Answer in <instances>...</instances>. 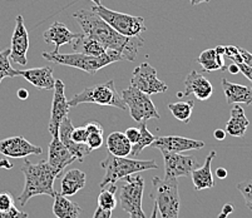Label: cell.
<instances>
[{"label": "cell", "instance_id": "obj_43", "mask_svg": "<svg viewBox=\"0 0 252 218\" xmlns=\"http://www.w3.org/2000/svg\"><path fill=\"white\" fill-rule=\"evenodd\" d=\"M226 134H227V133H226V130L216 129L214 133V137L217 139V141H223V139L226 138Z\"/></svg>", "mask_w": 252, "mask_h": 218}, {"label": "cell", "instance_id": "obj_19", "mask_svg": "<svg viewBox=\"0 0 252 218\" xmlns=\"http://www.w3.org/2000/svg\"><path fill=\"white\" fill-rule=\"evenodd\" d=\"M78 36V33H73L67 28V25L61 22H54L49 28L44 31L43 38L48 44H54L53 52H59L62 45L72 44V42Z\"/></svg>", "mask_w": 252, "mask_h": 218}, {"label": "cell", "instance_id": "obj_33", "mask_svg": "<svg viewBox=\"0 0 252 218\" xmlns=\"http://www.w3.org/2000/svg\"><path fill=\"white\" fill-rule=\"evenodd\" d=\"M19 77V70H15L10 64V48L0 52V83L4 78Z\"/></svg>", "mask_w": 252, "mask_h": 218}, {"label": "cell", "instance_id": "obj_14", "mask_svg": "<svg viewBox=\"0 0 252 218\" xmlns=\"http://www.w3.org/2000/svg\"><path fill=\"white\" fill-rule=\"evenodd\" d=\"M42 148L34 146L24 137L15 135L0 141V155L10 158H25L28 156H40Z\"/></svg>", "mask_w": 252, "mask_h": 218}, {"label": "cell", "instance_id": "obj_22", "mask_svg": "<svg viewBox=\"0 0 252 218\" xmlns=\"http://www.w3.org/2000/svg\"><path fill=\"white\" fill-rule=\"evenodd\" d=\"M216 157V152L212 151L210 155L207 156L205 160V164L202 167H196L192 171L191 178L193 182V187L196 190H203V189H210V188L215 187V181H214V174L211 171V163L212 159Z\"/></svg>", "mask_w": 252, "mask_h": 218}, {"label": "cell", "instance_id": "obj_47", "mask_svg": "<svg viewBox=\"0 0 252 218\" xmlns=\"http://www.w3.org/2000/svg\"><path fill=\"white\" fill-rule=\"evenodd\" d=\"M227 69L231 74H238V73H240V68H238L237 64L233 63V62H232V64H230V66H228Z\"/></svg>", "mask_w": 252, "mask_h": 218}, {"label": "cell", "instance_id": "obj_31", "mask_svg": "<svg viewBox=\"0 0 252 218\" xmlns=\"http://www.w3.org/2000/svg\"><path fill=\"white\" fill-rule=\"evenodd\" d=\"M194 108L193 100L189 102H178V103H169L168 109L177 121L182 123H189L191 121V114Z\"/></svg>", "mask_w": 252, "mask_h": 218}, {"label": "cell", "instance_id": "obj_37", "mask_svg": "<svg viewBox=\"0 0 252 218\" xmlns=\"http://www.w3.org/2000/svg\"><path fill=\"white\" fill-rule=\"evenodd\" d=\"M87 135L88 134H87L86 127H79V128H73L70 137H72V139L75 142V143H86Z\"/></svg>", "mask_w": 252, "mask_h": 218}, {"label": "cell", "instance_id": "obj_1", "mask_svg": "<svg viewBox=\"0 0 252 218\" xmlns=\"http://www.w3.org/2000/svg\"><path fill=\"white\" fill-rule=\"evenodd\" d=\"M86 35L94 38L105 50H116L125 61L133 62L139 48L144 45L141 36H125L114 31L108 23H105L94 11L81 9L73 14Z\"/></svg>", "mask_w": 252, "mask_h": 218}, {"label": "cell", "instance_id": "obj_16", "mask_svg": "<svg viewBox=\"0 0 252 218\" xmlns=\"http://www.w3.org/2000/svg\"><path fill=\"white\" fill-rule=\"evenodd\" d=\"M150 147L157 148L159 151L164 149V151L171 153H182L186 151L203 148L205 142L186 138V137H178V135H167V137H156V139Z\"/></svg>", "mask_w": 252, "mask_h": 218}, {"label": "cell", "instance_id": "obj_46", "mask_svg": "<svg viewBox=\"0 0 252 218\" xmlns=\"http://www.w3.org/2000/svg\"><path fill=\"white\" fill-rule=\"evenodd\" d=\"M233 211H235V207H233L232 203H226L223 206V207H222V212L226 213V215H227V216L231 215V213H232Z\"/></svg>", "mask_w": 252, "mask_h": 218}, {"label": "cell", "instance_id": "obj_9", "mask_svg": "<svg viewBox=\"0 0 252 218\" xmlns=\"http://www.w3.org/2000/svg\"><path fill=\"white\" fill-rule=\"evenodd\" d=\"M121 95H122L125 104L127 105L130 117L138 123L139 122H147L148 119L161 118L148 94L129 86L128 88L123 89Z\"/></svg>", "mask_w": 252, "mask_h": 218}, {"label": "cell", "instance_id": "obj_36", "mask_svg": "<svg viewBox=\"0 0 252 218\" xmlns=\"http://www.w3.org/2000/svg\"><path fill=\"white\" fill-rule=\"evenodd\" d=\"M15 206V201L9 192H0V211H6Z\"/></svg>", "mask_w": 252, "mask_h": 218}, {"label": "cell", "instance_id": "obj_45", "mask_svg": "<svg viewBox=\"0 0 252 218\" xmlns=\"http://www.w3.org/2000/svg\"><path fill=\"white\" fill-rule=\"evenodd\" d=\"M216 176L220 180H224V178L227 177V171L224 168H222V167H220V168L216 169Z\"/></svg>", "mask_w": 252, "mask_h": 218}, {"label": "cell", "instance_id": "obj_17", "mask_svg": "<svg viewBox=\"0 0 252 218\" xmlns=\"http://www.w3.org/2000/svg\"><path fill=\"white\" fill-rule=\"evenodd\" d=\"M75 159L68 148L61 142L59 137H52V142L48 147V164L58 174L63 172L65 167L72 164Z\"/></svg>", "mask_w": 252, "mask_h": 218}, {"label": "cell", "instance_id": "obj_34", "mask_svg": "<svg viewBox=\"0 0 252 218\" xmlns=\"http://www.w3.org/2000/svg\"><path fill=\"white\" fill-rule=\"evenodd\" d=\"M237 189L242 194L246 203V207L252 211V180H246L237 185Z\"/></svg>", "mask_w": 252, "mask_h": 218}, {"label": "cell", "instance_id": "obj_25", "mask_svg": "<svg viewBox=\"0 0 252 218\" xmlns=\"http://www.w3.org/2000/svg\"><path fill=\"white\" fill-rule=\"evenodd\" d=\"M53 213L57 218H78L82 213V207L77 202L70 201L69 197L57 193L54 196Z\"/></svg>", "mask_w": 252, "mask_h": 218}, {"label": "cell", "instance_id": "obj_48", "mask_svg": "<svg viewBox=\"0 0 252 218\" xmlns=\"http://www.w3.org/2000/svg\"><path fill=\"white\" fill-rule=\"evenodd\" d=\"M0 168L10 169V168H13V164H11L8 159H0Z\"/></svg>", "mask_w": 252, "mask_h": 218}, {"label": "cell", "instance_id": "obj_32", "mask_svg": "<svg viewBox=\"0 0 252 218\" xmlns=\"http://www.w3.org/2000/svg\"><path fill=\"white\" fill-rule=\"evenodd\" d=\"M117 189L118 188H117L116 185H108L105 186L104 188H102L99 196H98V207L113 211L117 207Z\"/></svg>", "mask_w": 252, "mask_h": 218}, {"label": "cell", "instance_id": "obj_18", "mask_svg": "<svg viewBox=\"0 0 252 218\" xmlns=\"http://www.w3.org/2000/svg\"><path fill=\"white\" fill-rule=\"evenodd\" d=\"M73 128L74 127H73L72 119L69 117L64 118L62 121L61 125H59V139H61V142L64 146L67 147L68 151L72 153L75 159L79 160V162H83L84 157L88 156L92 151L86 143H75L73 141L72 137H70Z\"/></svg>", "mask_w": 252, "mask_h": 218}, {"label": "cell", "instance_id": "obj_15", "mask_svg": "<svg viewBox=\"0 0 252 218\" xmlns=\"http://www.w3.org/2000/svg\"><path fill=\"white\" fill-rule=\"evenodd\" d=\"M214 87L210 83V80L196 70H191L185 80V91L178 92L177 97L186 98L193 94L198 100H207L210 99Z\"/></svg>", "mask_w": 252, "mask_h": 218}, {"label": "cell", "instance_id": "obj_4", "mask_svg": "<svg viewBox=\"0 0 252 218\" xmlns=\"http://www.w3.org/2000/svg\"><path fill=\"white\" fill-rule=\"evenodd\" d=\"M100 166L104 169V176L102 182L99 183L100 189L108 185H116L118 181L130 174L158 168L155 159L139 160L130 157H116L113 155L107 156V158L100 163Z\"/></svg>", "mask_w": 252, "mask_h": 218}, {"label": "cell", "instance_id": "obj_30", "mask_svg": "<svg viewBox=\"0 0 252 218\" xmlns=\"http://www.w3.org/2000/svg\"><path fill=\"white\" fill-rule=\"evenodd\" d=\"M87 142L86 144L91 151L100 148L103 146V128L98 122H89L86 125Z\"/></svg>", "mask_w": 252, "mask_h": 218}, {"label": "cell", "instance_id": "obj_10", "mask_svg": "<svg viewBox=\"0 0 252 218\" xmlns=\"http://www.w3.org/2000/svg\"><path fill=\"white\" fill-rule=\"evenodd\" d=\"M130 86L139 89L148 95L161 94L168 91V86L158 79L157 70L151 64L142 63L133 70Z\"/></svg>", "mask_w": 252, "mask_h": 218}, {"label": "cell", "instance_id": "obj_44", "mask_svg": "<svg viewBox=\"0 0 252 218\" xmlns=\"http://www.w3.org/2000/svg\"><path fill=\"white\" fill-rule=\"evenodd\" d=\"M18 98H19V99H22V100H25V99H28L29 98V92L27 91V89H24V88H20L19 91H18Z\"/></svg>", "mask_w": 252, "mask_h": 218}, {"label": "cell", "instance_id": "obj_6", "mask_svg": "<svg viewBox=\"0 0 252 218\" xmlns=\"http://www.w3.org/2000/svg\"><path fill=\"white\" fill-rule=\"evenodd\" d=\"M70 107H77L79 104H98L116 107L118 109L126 111L127 105L122 99V95L117 92L114 87V80H108L105 83L97 84L94 87H88L81 93L74 94L72 99L68 100Z\"/></svg>", "mask_w": 252, "mask_h": 218}, {"label": "cell", "instance_id": "obj_3", "mask_svg": "<svg viewBox=\"0 0 252 218\" xmlns=\"http://www.w3.org/2000/svg\"><path fill=\"white\" fill-rule=\"evenodd\" d=\"M43 58L50 63H56L59 65H67L72 68H77L79 70L94 75L99 69L116 63L119 61H125L123 57L116 50H105L102 57H92L82 53L74 54H62L59 52H43Z\"/></svg>", "mask_w": 252, "mask_h": 218}, {"label": "cell", "instance_id": "obj_41", "mask_svg": "<svg viewBox=\"0 0 252 218\" xmlns=\"http://www.w3.org/2000/svg\"><path fill=\"white\" fill-rule=\"evenodd\" d=\"M92 218H112V211L97 207V210H95L94 215H93Z\"/></svg>", "mask_w": 252, "mask_h": 218}, {"label": "cell", "instance_id": "obj_38", "mask_svg": "<svg viewBox=\"0 0 252 218\" xmlns=\"http://www.w3.org/2000/svg\"><path fill=\"white\" fill-rule=\"evenodd\" d=\"M126 137L128 138V141L130 142V144L133 146V144L137 143V141L139 139V135H141V132H139V128H134V127H130L128 128L127 130L125 132Z\"/></svg>", "mask_w": 252, "mask_h": 218}, {"label": "cell", "instance_id": "obj_21", "mask_svg": "<svg viewBox=\"0 0 252 218\" xmlns=\"http://www.w3.org/2000/svg\"><path fill=\"white\" fill-rule=\"evenodd\" d=\"M222 89L227 104H252V88L242 84L232 83L226 78H222Z\"/></svg>", "mask_w": 252, "mask_h": 218}, {"label": "cell", "instance_id": "obj_26", "mask_svg": "<svg viewBox=\"0 0 252 218\" xmlns=\"http://www.w3.org/2000/svg\"><path fill=\"white\" fill-rule=\"evenodd\" d=\"M72 48L75 53H82L92 57H102L105 53V49L98 40L84 33H78V36L72 42Z\"/></svg>", "mask_w": 252, "mask_h": 218}, {"label": "cell", "instance_id": "obj_51", "mask_svg": "<svg viewBox=\"0 0 252 218\" xmlns=\"http://www.w3.org/2000/svg\"><path fill=\"white\" fill-rule=\"evenodd\" d=\"M158 216V210H157V206L155 204V207H153V211H152V215H151V218H157Z\"/></svg>", "mask_w": 252, "mask_h": 218}, {"label": "cell", "instance_id": "obj_7", "mask_svg": "<svg viewBox=\"0 0 252 218\" xmlns=\"http://www.w3.org/2000/svg\"><path fill=\"white\" fill-rule=\"evenodd\" d=\"M144 193V180L139 173L130 174L122 178L119 188V206L130 218H146L142 208Z\"/></svg>", "mask_w": 252, "mask_h": 218}, {"label": "cell", "instance_id": "obj_20", "mask_svg": "<svg viewBox=\"0 0 252 218\" xmlns=\"http://www.w3.org/2000/svg\"><path fill=\"white\" fill-rule=\"evenodd\" d=\"M19 75H22L25 80H28L32 86L38 89H42V91H52V89H54L56 79H54L53 69L50 66L19 70Z\"/></svg>", "mask_w": 252, "mask_h": 218}, {"label": "cell", "instance_id": "obj_13", "mask_svg": "<svg viewBox=\"0 0 252 218\" xmlns=\"http://www.w3.org/2000/svg\"><path fill=\"white\" fill-rule=\"evenodd\" d=\"M29 49V33L25 28L24 18L22 15H17L15 18V29L11 35L10 47V59L14 63L20 65H27V53Z\"/></svg>", "mask_w": 252, "mask_h": 218}, {"label": "cell", "instance_id": "obj_24", "mask_svg": "<svg viewBox=\"0 0 252 218\" xmlns=\"http://www.w3.org/2000/svg\"><path fill=\"white\" fill-rule=\"evenodd\" d=\"M249 125L250 122L246 118L244 108L240 104H233L232 109H231V118L226 125V133L232 137L241 138L246 133Z\"/></svg>", "mask_w": 252, "mask_h": 218}, {"label": "cell", "instance_id": "obj_52", "mask_svg": "<svg viewBox=\"0 0 252 218\" xmlns=\"http://www.w3.org/2000/svg\"><path fill=\"white\" fill-rule=\"evenodd\" d=\"M91 1H93L94 5H100V4H102V0H91Z\"/></svg>", "mask_w": 252, "mask_h": 218}, {"label": "cell", "instance_id": "obj_53", "mask_svg": "<svg viewBox=\"0 0 252 218\" xmlns=\"http://www.w3.org/2000/svg\"><path fill=\"white\" fill-rule=\"evenodd\" d=\"M227 217H228V216L226 215V213L221 212V213H220V215H219V217H217V218H227Z\"/></svg>", "mask_w": 252, "mask_h": 218}, {"label": "cell", "instance_id": "obj_5", "mask_svg": "<svg viewBox=\"0 0 252 218\" xmlns=\"http://www.w3.org/2000/svg\"><path fill=\"white\" fill-rule=\"evenodd\" d=\"M151 198L156 202L161 218L180 217V192L177 180H166L153 177Z\"/></svg>", "mask_w": 252, "mask_h": 218}, {"label": "cell", "instance_id": "obj_11", "mask_svg": "<svg viewBox=\"0 0 252 218\" xmlns=\"http://www.w3.org/2000/svg\"><path fill=\"white\" fill-rule=\"evenodd\" d=\"M164 160V178L166 180H177L181 177H189L192 171L197 167V160L191 156L180 155V153L167 152L161 149Z\"/></svg>", "mask_w": 252, "mask_h": 218}, {"label": "cell", "instance_id": "obj_27", "mask_svg": "<svg viewBox=\"0 0 252 218\" xmlns=\"http://www.w3.org/2000/svg\"><path fill=\"white\" fill-rule=\"evenodd\" d=\"M107 151L116 157H127L132 151V144L125 133L112 132L107 138Z\"/></svg>", "mask_w": 252, "mask_h": 218}, {"label": "cell", "instance_id": "obj_12", "mask_svg": "<svg viewBox=\"0 0 252 218\" xmlns=\"http://www.w3.org/2000/svg\"><path fill=\"white\" fill-rule=\"evenodd\" d=\"M70 111L65 93H64L63 80H56L54 84V95H53L52 109H50V121L48 125V130L52 137H59V125L64 118H67Z\"/></svg>", "mask_w": 252, "mask_h": 218}, {"label": "cell", "instance_id": "obj_2", "mask_svg": "<svg viewBox=\"0 0 252 218\" xmlns=\"http://www.w3.org/2000/svg\"><path fill=\"white\" fill-rule=\"evenodd\" d=\"M22 172L24 173L25 183L23 192L17 198L20 206H25L29 199L35 196H42V194L54 198V196L57 194L56 189H54V181L61 174L57 173L48 164L47 160H42L36 164H33L28 159H25L22 167Z\"/></svg>", "mask_w": 252, "mask_h": 218}, {"label": "cell", "instance_id": "obj_23", "mask_svg": "<svg viewBox=\"0 0 252 218\" xmlns=\"http://www.w3.org/2000/svg\"><path fill=\"white\" fill-rule=\"evenodd\" d=\"M87 182V176L81 169H69L62 178L61 194L65 197H72L84 188Z\"/></svg>", "mask_w": 252, "mask_h": 218}, {"label": "cell", "instance_id": "obj_50", "mask_svg": "<svg viewBox=\"0 0 252 218\" xmlns=\"http://www.w3.org/2000/svg\"><path fill=\"white\" fill-rule=\"evenodd\" d=\"M215 50H216L217 54H220V56H224V47L223 45H219V47L215 48Z\"/></svg>", "mask_w": 252, "mask_h": 218}, {"label": "cell", "instance_id": "obj_42", "mask_svg": "<svg viewBox=\"0 0 252 218\" xmlns=\"http://www.w3.org/2000/svg\"><path fill=\"white\" fill-rule=\"evenodd\" d=\"M240 54H241L242 62H244L246 65L251 66V68H252V54H251V53H250L249 50L240 48Z\"/></svg>", "mask_w": 252, "mask_h": 218}, {"label": "cell", "instance_id": "obj_40", "mask_svg": "<svg viewBox=\"0 0 252 218\" xmlns=\"http://www.w3.org/2000/svg\"><path fill=\"white\" fill-rule=\"evenodd\" d=\"M236 64H237L238 68H240V73H242V74H244L245 77L250 80V82H252V68L251 66L246 65L244 62H240V63H236Z\"/></svg>", "mask_w": 252, "mask_h": 218}, {"label": "cell", "instance_id": "obj_49", "mask_svg": "<svg viewBox=\"0 0 252 218\" xmlns=\"http://www.w3.org/2000/svg\"><path fill=\"white\" fill-rule=\"evenodd\" d=\"M189 3H191V5L194 6L202 3H210V0H189Z\"/></svg>", "mask_w": 252, "mask_h": 218}, {"label": "cell", "instance_id": "obj_8", "mask_svg": "<svg viewBox=\"0 0 252 218\" xmlns=\"http://www.w3.org/2000/svg\"><path fill=\"white\" fill-rule=\"evenodd\" d=\"M92 11H94L98 17L102 18L105 23H108L114 31L125 36H141L142 33L147 31L142 17H134V15L111 10L103 6L102 4L93 5Z\"/></svg>", "mask_w": 252, "mask_h": 218}, {"label": "cell", "instance_id": "obj_29", "mask_svg": "<svg viewBox=\"0 0 252 218\" xmlns=\"http://www.w3.org/2000/svg\"><path fill=\"white\" fill-rule=\"evenodd\" d=\"M139 132H141V135H139V139L137 141L136 144L132 146V151L129 153L130 158H137L139 153L143 151L146 147H150L151 144L153 143V141L156 139L155 135L150 132V129L146 125V122H139Z\"/></svg>", "mask_w": 252, "mask_h": 218}, {"label": "cell", "instance_id": "obj_28", "mask_svg": "<svg viewBox=\"0 0 252 218\" xmlns=\"http://www.w3.org/2000/svg\"><path fill=\"white\" fill-rule=\"evenodd\" d=\"M197 62L202 66L203 72H215V70H224V56L217 54L215 49H206L197 58Z\"/></svg>", "mask_w": 252, "mask_h": 218}, {"label": "cell", "instance_id": "obj_35", "mask_svg": "<svg viewBox=\"0 0 252 218\" xmlns=\"http://www.w3.org/2000/svg\"><path fill=\"white\" fill-rule=\"evenodd\" d=\"M28 213L22 212L15 206L6 211H0V218H28Z\"/></svg>", "mask_w": 252, "mask_h": 218}, {"label": "cell", "instance_id": "obj_39", "mask_svg": "<svg viewBox=\"0 0 252 218\" xmlns=\"http://www.w3.org/2000/svg\"><path fill=\"white\" fill-rule=\"evenodd\" d=\"M238 54H240V48L235 47V45H226L224 47V57H227L230 61Z\"/></svg>", "mask_w": 252, "mask_h": 218}]
</instances>
